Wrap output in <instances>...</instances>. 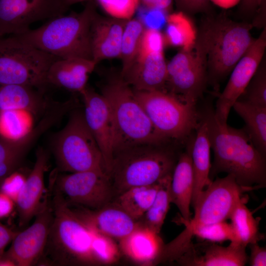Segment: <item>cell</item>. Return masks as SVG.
<instances>
[{
  "mask_svg": "<svg viewBox=\"0 0 266 266\" xmlns=\"http://www.w3.org/2000/svg\"><path fill=\"white\" fill-rule=\"evenodd\" d=\"M248 261L245 247L232 243L224 247L204 240L192 242L175 262L183 266H243Z\"/></svg>",
  "mask_w": 266,
  "mask_h": 266,
  "instance_id": "obj_18",
  "label": "cell"
},
{
  "mask_svg": "<svg viewBox=\"0 0 266 266\" xmlns=\"http://www.w3.org/2000/svg\"><path fill=\"white\" fill-rule=\"evenodd\" d=\"M28 176L18 169L5 177L0 184V191L16 202Z\"/></svg>",
  "mask_w": 266,
  "mask_h": 266,
  "instance_id": "obj_39",
  "label": "cell"
},
{
  "mask_svg": "<svg viewBox=\"0 0 266 266\" xmlns=\"http://www.w3.org/2000/svg\"><path fill=\"white\" fill-rule=\"evenodd\" d=\"M80 94L86 122L100 148L108 175L113 157L114 142L109 108L103 97L87 86Z\"/></svg>",
  "mask_w": 266,
  "mask_h": 266,
  "instance_id": "obj_16",
  "label": "cell"
},
{
  "mask_svg": "<svg viewBox=\"0 0 266 266\" xmlns=\"http://www.w3.org/2000/svg\"><path fill=\"white\" fill-rule=\"evenodd\" d=\"M127 20L101 16L97 12L91 23L90 42L92 60L98 64L119 58L124 27Z\"/></svg>",
  "mask_w": 266,
  "mask_h": 266,
  "instance_id": "obj_21",
  "label": "cell"
},
{
  "mask_svg": "<svg viewBox=\"0 0 266 266\" xmlns=\"http://www.w3.org/2000/svg\"><path fill=\"white\" fill-rule=\"evenodd\" d=\"M51 103L43 90L23 85L0 86V111L22 110L36 114L45 112Z\"/></svg>",
  "mask_w": 266,
  "mask_h": 266,
  "instance_id": "obj_26",
  "label": "cell"
},
{
  "mask_svg": "<svg viewBox=\"0 0 266 266\" xmlns=\"http://www.w3.org/2000/svg\"><path fill=\"white\" fill-rule=\"evenodd\" d=\"M59 59L15 35L0 37V86L23 85L43 90L49 67Z\"/></svg>",
  "mask_w": 266,
  "mask_h": 266,
  "instance_id": "obj_10",
  "label": "cell"
},
{
  "mask_svg": "<svg viewBox=\"0 0 266 266\" xmlns=\"http://www.w3.org/2000/svg\"><path fill=\"white\" fill-rule=\"evenodd\" d=\"M210 0H173L178 11L184 14L208 13L211 9Z\"/></svg>",
  "mask_w": 266,
  "mask_h": 266,
  "instance_id": "obj_41",
  "label": "cell"
},
{
  "mask_svg": "<svg viewBox=\"0 0 266 266\" xmlns=\"http://www.w3.org/2000/svg\"><path fill=\"white\" fill-rule=\"evenodd\" d=\"M110 110L114 129L113 155L122 149L142 144L171 142L156 130L133 90L120 74L111 73L100 86Z\"/></svg>",
  "mask_w": 266,
  "mask_h": 266,
  "instance_id": "obj_2",
  "label": "cell"
},
{
  "mask_svg": "<svg viewBox=\"0 0 266 266\" xmlns=\"http://www.w3.org/2000/svg\"><path fill=\"white\" fill-rule=\"evenodd\" d=\"M23 158L14 157L0 164V184L5 177L18 169Z\"/></svg>",
  "mask_w": 266,
  "mask_h": 266,
  "instance_id": "obj_45",
  "label": "cell"
},
{
  "mask_svg": "<svg viewBox=\"0 0 266 266\" xmlns=\"http://www.w3.org/2000/svg\"><path fill=\"white\" fill-rule=\"evenodd\" d=\"M27 147L26 143L22 138L15 140L0 138V164L14 157H24Z\"/></svg>",
  "mask_w": 266,
  "mask_h": 266,
  "instance_id": "obj_40",
  "label": "cell"
},
{
  "mask_svg": "<svg viewBox=\"0 0 266 266\" xmlns=\"http://www.w3.org/2000/svg\"><path fill=\"white\" fill-rule=\"evenodd\" d=\"M64 4L69 8V7L75 3L82 2L83 1L85 0H62Z\"/></svg>",
  "mask_w": 266,
  "mask_h": 266,
  "instance_id": "obj_51",
  "label": "cell"
},
{
  "mask_svg": "<svg viewBox=\"0 0 266 266\" xmlns=\"http://www.w3.org/2000/svg\"><path fill=\"white\" fill-rule=\"evenodd\" d=\"M145 28L136 18L127 20L124 27L120 51L122 60L121 75L124 74L136 60L139 52L140 42Z\"/></svg>",
  "mask_w": 266,
  "mask_h": 266,
  "instance_id": "obj_31",
  "label": "cell"
},
{
  "mask_svg": "<svg viewBox=\"0 0 266 266\" xmlns=\"http://www.w3.org/2000/svg\"><path fill=\"white\" fill-rule=\"evenodd\" d=\"M266 5V0H241L239 8L241 15L244 17L255 16L259 9Z\"/></svg>",
  "mask_w": 266,
  "mask_h": 266,
  "instance_id": "obj_44",
  "label": "cell"
},
{
  "mask_svg": "<svg viewBox=\"0 0 266 266\" xmlns=\"http://www.w3.org/2000/svg\"><path fill=\"white\" fill-rule=\"evenodd\" d=\"M133 91L155 129L165 139L182 142L196 131L200 119L197 105L166 92Z\"/></svg>",
  "mask_w": 266,
  "mask_h": 266,
  "instance_id": "obj_11",
  "label": "cell"
},
{
  "mask_svg": "<svg viewBox=\"0 0 266 266\" xmlns=\"http://www.w3.org/2000/svg\"><path fill=\"white\" fill-rule=\"evenodd\" d=\"M216 4L223 7H229L235 4L240 0H210Z\"/></svg>",
  "mask_w": 266,
  "mask_h": 266,
  "instance_id": "obj_49",
  "label": "cell"
},
{
  "mask_svg": "<svg viewBox=\"0 0 266 266\" xmlns=\"http://www.w3.org/2000/svg\"><path fill=\"white\" fill-rule=\"evenodd\" d=\"M18 232H16L0 222V256L6 246L13 239Z\"/></svg>",
  "mask_w": 266,
  "mask_h": 266,
  "instance_id": "obj_48",
  "label": "cell"
},
{
  "mask_svg": "<svg viewBox=\"0 0 266 266\" xmlns=\"http://www.w3.org/2000/svg\"><path fill=\"white\" fill-rule=\"evenodd\" d=\"M119 241L122 254L133 262L144 266L157 265L165 245L159 234L139 224Z\"/></svg>",
  "mask_w": 266,
  "mask_h": 266,
  "instance_id": "obj_23",
  "label": "cell"
},
{
  "mask_svg": "<svg viewBox=\"0 0 266 266\" xmlns=\"http://www.w3.org/2000/svg\"><path fill=\"white\" fill-rule=\"evenodd\" d=\"M186 16L179 11L167 15L165 39L171 45L184 47L189 44Z\"/></svg>",
  "mask_w": 266,
  "mask_h": 266,
  "instance_id": "obj_35",
  "label": "cell"
},
{
  "mask_svg": "<svg viewBox=\"0 0 266 266\" xmlns=\"http://www.w3.org/2000/svg\"><path fill=\"white\" fill-rule=\"evenodd\" d=\"M200 111L206 121L214 153L210 179L225 172L233 176L241 186L255 189L265 187L266 156L254 145L244 128L235 129L221 122L211 105H205Z\"/></svg>",
  "mask_w": 266,
  "mask_h": 266,
  "instance_id": "obj_1",
  "label": "cell"
},
{
  "mask_svg": "<svg viewBox=\"0 0 266 266\" xmlns=\"http://www.w3.org/2000/svg\"><path fill=\"white\" fill-rule=\"evenodd\" d=\"M50 197L45 196L40 209L34 216L33 223L17 233L9 249L3 254L16 266L34 265L39 262L43 256L53 217Z\"/></svg>",
  "mask_w": 266,
  "mask_h": 266,
  "instance_id": "obj_14",
  "label": "cell"
},
{
  "mask_svg": "<svg viewBox=\"0 0 266 266\" xmlns=\"http://www.w3.org/2000/svg\"><path fill=\"white\" fill-rule=\"evenodd\" d=\"M75 206L76 208H71L90 230L118 240L138 225L137 221L113 201L96 209Z\"/></svg>",
  "mask_w": 266,
  "mask_h": 266,
  "instance_id": "obj_17",
  "label": "cell"
},
{
  "mask_svg": "<svg viewBox=\"0 0 266 266\" xmlns=\"http://www.w3.org/2000/svg\"><path fill=\"white\" fill-rule=\"evenodd\" d=\"M51 183L69 205L96 209L112 201L114 195L108 174L103 171L87 170L59 176Z\"/></svg>",
  "mask_w": 266,
  "mask_h": 266,
  "instance_id": "obj_12",
  "label": "cell"
},
{
  "mask_svg": "<svg viewBox=\"0 0 266 266\" xmlns=\"http://www.w3.org/2000/svg\"><path fill=\"white\" fill-rule=\"evenodd\" d=\"M93 233L91 251L95 265H109L116 263L121 253L114 239L94 231Z\"/></svg>",
  "mask_w": 266,
  "mask_h": 266,
  "instance_id": "obj_34",
  "label": "cell"
},
{
  "mask_svg": "<svg viewBox=\"0 0 266 266\" xmlns=\"http://www.w3.org/2000/svg\"><path fill=\"white\" fill-rule=\"evenodd\" d=\"M233 107L244 120V129L254 145L266 156V107L237 100Z\"/></svg>",
  "mask_w": 266,
  "mask_h": 266,
  "instance_id": "obj_28",
  "label": "cell"
},
{
  "mask_svg": "<svg viewBox=\"0 0 266 266\" xmlns=\"http://www.w3.org/2000/svg\"><path fill=\"white\" fill-rule=\"evenodd\" d=\"M165 37L159 30L145 28L141 39L138 56L164 52Z\"/></svg>",
  "mask_w": 266,
  "mask_h": 266,
  "instance_id": "obj_38",
  "label": "cell"
},
{
  "mask_svg": "<svg viewBox=\"0 0 266 266\" xmlns=\"http://www.w3.org/2000/svg\"><path fill=\"white\" fill-rule=\"evenodd\" d=\"M266 49V27L236 64L226 87L216 102L215 114L218 120L227 123L233 104L251 80Z\"/></svg>",
  "mask_w": 266,
  "mask_h": 266,
  "instance_id": "obj_15",
  "label": "cell"
},
{
  "mask_svg": "<svg viewBox=\"0 0 266 266\" xmlns=\"http://www.w3.org/2000/svg\"><path fill=\"white\" fill-rule=\"evenodd\" d=\"M101 7L112 17L129 20L137 9L139 0H96Z\"/></svg>",
  "mask_w": 266,
  "mask_h": 266,
  "instance_id": "obj_37",
  "label": "cell"
},
{
  "mask_svg": "<svg viewBox=\"0 0 266 266\" xmlns=\"http://www.w3.org/2000/svg\"><path fill=\"white\" fill-rule=\"evenodd\" d=\"M245 200L241 198L233 208L229 219L233 227L234 239L233 242L246 247L251 243H257L264 238L259 232V218L245 205Z\"/></svg>",
  "mask_w": 266,
  "mask_h": 266,
  "instance_id": "obj_27",
  "label": "cell"
},
{
  "mask_svg": "<svg viewBox=\"0 0 266 266\" xmlns=\"http://www.w3.org/2000/svg\"><path fill=\"white\" fill-rule=\"evenodd\" d=\"M121 76L133 90L166 92L167 63L164 52L138 56Z\"/></svg>",
  "mask_w": 266,
  "mask_h": 266,
  "instance_id": "obj_20",
  "label": "cell"
},
{
  "mask_svg": "<svg viewBox=\"0 0 266 266\" xmlns=\"http://www.w3.org/2000/svg\"><path fill=\"white\" fill-rule=\"evenodd\" d=\"M236 100L266 107V54L248 85Z\"/></svg>",
  "mask_w": 266,
  "mask_h": 266,
  "instance_id": "obj_33",
  "label": "cell"
},
{
  "mask_svg": "<svg viewBox=\"0 0 266 266\" xmlns=\"http://www.w3.org/2000/svg\"><path fill=\"white\" fill-rule=\"evenodd\" d=\"M146 8V11L140 15V19H138L145 28L160 31L165 22H166L167 16L169 14L157 9Z\"/></svg>",
  "mask_w": 266,
  "mask_h": 266,
  "instance_id": "obj_42",
  "label": "cell"
},
{
  "mask_svg": "<svg viewBox=\"0 0 266 266\" xmlns=\"http://www.w3.org/2000/svg\"><path fill=\"white\" fill-rule=\"evenodd\" d=\"M171 175L160 181V186L152 204L137 221L138 223L159 234L171 203L170 184Z\"/></svg>",
  "mask_w": 266,
  "mask_h": 266,
  "instance_id": "obj_30",
  "label": "cell"
},
{
  "mask_svg": "<svg viewBox=\"0 0 266 266\" xmlns=\"http://www.w3.org/2000/svg\"><path fill=\"white\" fill-rule=\"evenodd\" d=\"M160 181L151 185L130 188L117 196L112 201L137 222L154 201Z\"/></svg>",
  "mask_w": 266,
  "mask_h": 266,
  "instance_id": "obj_29",
  "label": "cell"
},
{
  "mask_svg": "<svg viewBox=\"0 0 266 266\" xmlns=\"http://www.w3.org/2000/svg\"><path fill=\"white\" fill-rule=\"evenodd\" d=\"M53 217L43 256L48 265H95L91 251L93 231L75 214L65 199L54 191Z\"/></svg>",
  "mask_w": 266,
  "mask_h": 266,
  "instance_id": "obj_6",
  "label": "cell"
},
{
  "mask_svg": "<svg viewBox=\"0 0 266 266\" xmlns=\"http://www.w3.org/2000/svg\"><path fill=\"white\" fill-rule=\"evenodd\" d=\"M147 8L161 10L167 14L171 13L173 0H139Z\"/></svg>",
  "mask_w": 266,
  "mask_h": 266,
  "instance_id": "obj_46",
  "label": "cell"
},
{
  "mask_svg": "<svg viewBox=\"0 0 266 266\" xmlns=\"http://www.w3.org/2000/svg\"><path fill=\"white\" fill-rule=\"evenodd\" d=\"M68 9L62 0H0V37L22 34L33 23L64 15Z\"/></svg>",
  "mask_w": 266,
  "mask_h": 266,
  "instance_id": "obj_13",
  "label": "cell"
},
{
  "mask_svg": "<svg viewBox=\"0 0 266 266\" xmlns=\"http://www.w3.org/2000/svg\"><path fill=\"white\" fill-rule=\"evenodd\" d=\"M97 13L88 0L83 10L49 19L41 27L14 35L24 42L60 59L77 57L92 60L90 29Z\"/></svg>",
  "mask_w": 266,
  "mask_h": 266,
  "instance_id": "obj_4",
  "label": "cell"
},
{
  "mask_svg": "<svg viewBox=\"0 0 266 266\" xmlns=\"http://www.w3.org/2000/svg\"><path fill=\"white\" fill-rule=\"evenodd\" d=\"M97 64L92 60L82 58L59 59L51 65L47 71V85L80 94L87 87L89 75Z\"/></svg>",
  "mask_w": 266,
  "mask_h": 266,
  "instance_id": "obj_22",
  "label": "cell"
},
{
  "mask_svg": "<svg viewBox=\"0 0 266 266\" xmlns=\"http://www.w3.org/2000/svg\"><path fill=\"white\" fill-rule=\"evenodd\" d=\"M70 113L66 124L52 142L58 169L70 173L92 170L106 172L102 154L87 125L83 110L78 106Z\"/></svg>",
  "mask_w": 266,
  "mask_h": 266,
  "instance_id": "obj_8",
  "label": "cell"
},
{
  "mask_svg": "<svg viewBox=\"0 0 266 266\" xmlns=\"http://www.w3.org/2000/svg\"><path fill=\"white\" fill-rule=\"evenodd\" d=\"M250 249V255L248 257L249 265L251 266H266V249L261 247L258 242L248 245Z\"/></svg>",
  "mask_w": 266,
  "mask_h": 266,
  "instance_id": "obj_43",
  "label": "cell"
},
{
  "mask_svg": "<svg viewBox=\"0 0 266 266\" xmlns=\"http://www.w3.org/2000/svg\"><path fill=\"white\" fill-rule=\"evenodd\" d=\"M198 126L192 139L191 159L194 175L192 205L201 192L212 182L209 177L211 146L206 121L200 111Z\"/></svg>",
  "mask_w": 266,
  "mask_h": 266,
  "instance_id": "obj_25",
  "label": "cell"
},
{
  "mask_svg": "<svg viewBox=\"0 0 266 266\" xmlns=\"http://www.w3.org/2000/svg\"><path fill=\"white\" fill-rule=\"evenodd\" d=\"M0 266H16L10 259L1 255L0 256Z\"/></svg>",
  "mask_w": 266,
  "mask_h": 266,
  "instance_id": "obj_50",
  "label": "cell"
},
{
  "mask_svg": "<svg viewBox=\"0 0 266 266\" xmlns=\"http://www.w3.org/2000/svg\"><path fill=\"white\" fill-rule=\"evenodd\" d=\"M194 236L215 243L226 241L233 242L234 239L233 227L231 223L226 221L198 228L194 232Z\"/></svg>",
  "mask_w": 266,
  "mask_h": 266,
  "instance_id": "obj_36",
  "label": "cell"
},
{
  "mask_svg": "<svg viewBox=\"0 0 266 266\" xmlns=\"http://www.w3.org/2000/svg\"><path fill=\"white\" fill-rule=\"evenodd\" d=\"M48 154L42 148L36 153V159L32 170L28 175L24 187L16 202L19 225H27L40 209L44 196V173L48 167Z\"/></svg>",
  "mask_w": 266,
  "mask_h": 266,
  "instance_id": "obj_19",
  "label": "cell"
},
{
  "mask_svg": "<svg viewBox=\"0 0 266 266\" xmlns=\"http://www.w3.org/2000/svg\"><path fill=\"white\" fill-rule=\"evenodd\" d=\"M180 154L170 142L136 145L115 152L108 173L114 198L130 188L153 184L171 175Z\"/></svg>",
  "mask_w": 266,
  "mask_h": 266,
  "instance_id": "obj_3",
  "label": "cell"
},
{
  "mask_svg": "<svg viewBox=\"0 0 266 266\" xmlns=\"http://www.w3.org/2000/svg\"><path fill=\"white\" fill-rule=\"evenodd\" d=\"M26 110H7L0 111V135L9 140L19 139L27 134L30 129V119Z\"/></svg>",
  "mask_w": 266,
  "mask_h": 266,
  "instance_id": "obj_32",
  "label": "cell"
},
{
  "mask_svg": "<svg viewBox=\"0 0 266 266\" xmlns=\"http://www.w3.org/2000/svg\"><path fill=\"white\" fill-rule=\"evenodd\" d=\"M251 23L213 18L207 55L208 84L216 91L254 41Z\"/></svg>",
  "mask_w": 266,
  "mask_h": 266,
  "instance_id": "obj_9",
  "label": "cell"
},
{
  "mask_svg": "<svg viewBox=\"0 0 266 266\" xmlns=\"http://www.w3.org/2000/svg\"><path fill=\"white\" fill-rule=\"evenodd\" d=\"M15 206L16 203L14 200L0 191V219L8 217Z\"/></svg>",
  "mask_w": 266,
  "mask_h": 266,
  "instance_id": "obj_47",
  "label": "cell"
},
{
  "mask_svg": "<svg viewBox=\"0 0 266 266\" xmlns=\"http://www.w3.org/2000/svg\"><path fill=\"white\" fill-rule=\"evenodd\" d=\"M191 141L186 151L179 155L170 184L171 203L174 204L179 210V220L186 221L191 218L190 205L194 186Z\"/></svg>",
  "mask_w": 266,
  "mask_h": 266,
  "instance_id": "obj_24",
  "label": "cell"
},
{
  "mask_svg": "<svg viewBox=\"0 0 266 266\" xmlns=\"http://www.w3.org/2000/svg\"><path fill=\"white\" fill-rule=\"evenodd\" d=\"M213 17L201 23L193 41L167 63L166 90L181 101L197 105L208 84L207 55Z\"/></svg>",
  "mask_w": 266,
  "mask_h": 266,
  "instance_id": "obj_7",
  "label": "cell"
},
{
  "mask_svg": "<svg viewBox=\"0 0 266 266\" xmlns=\"http://www.w3.org/2000/svg\"><path fill=\"white\" fill-rule=\"evenodd\" d=\"M253 189L239 185L231 174L212 181L192 204L194 217L187 221H178L185 226V229L172 241L165 244L163 260L168 263L175 262L192 242L197 229L229 219L242 193Z\"/></svg>",
  "mask_w": 266,
  "mask_h": 266,
  "instance_id": "obj_5",
  "label": "cell"
}]
</instances>
